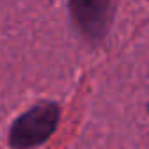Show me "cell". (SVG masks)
Here are the masks:
<instances>
[{"mask_svg":"<svg viewBox=\"0 0 149 149\" xmlns=\"http://www.w3.org/2000/svg\"><path fill=\"white\" fill-rule=\"evenodd\" d=\"M61 109L56 102L40 100L28 111L19 114L9 130V146L14 149H28L46 144L56 132Z\"/></svg>","mask_w":149,"mask_h":149,"instance_id":"1","label":"cell"},{"mask_svg":"<svg viewBox=\"0 0 149 149\" xmlns=\"http://www.w3.org/2000/svg\"><path fill=\"white\" fill-rule=\"evenodd\" d=\"M68 13L77 32L93 44L102 42L114 19L112 0H68Z\"/></svg>","mask_w":149,"mask_h":149,"instance_id":"2","label":"cell"}]
</instances>
